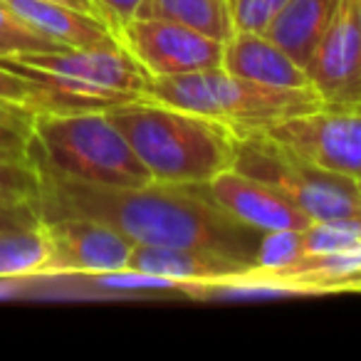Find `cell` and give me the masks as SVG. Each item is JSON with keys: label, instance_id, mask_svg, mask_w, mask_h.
Here are the masks:
<instances>
[{"label": "cell", "instance_id": "cell-1", "mask_svg": "<svg viewBox=\"0 0 361 361\" xmlns=\"http://www.w3.org/2000/svg\"><path fill=\"white\" fill-rule=\"evenodd\" d=\"M40 173V218H85L114 228L134 245L191 247L235 257L255 267L262 233L233 218L208 183L97 186L32 161Z\"/></svg>", "mask_w": 361, "mask_h": 361}, {"label": "cell", "instance_id": "cell-2", "mask_svg": "<svg viewBox=\"0 0 361 361\" xmlns=\"http://www.w3.org/2000/svg\"><path fill=\"white\" fill-rule=\"evenodd\" d=\"M151 178L161 183H208L233 169L238 136L221 121L141 97L106 111Z\"/></svg>", "mask_w": 361, "mask_h": 361}, {"label": "cell", "instance_id": "cell-3", "mask_svg": "<svg viewBox=\"0 0 361 361\" xmlns=\"http://www.w3.org/2000/svg\"><path fill=\"white\" fill-rule=\"evenodd\" d=\"M40 90L42 111H109L146 97L149 75L124 47H62L0 57Z\"/></svg>", "mask_w": 361, "mask_h": 361}, {"label": "cell", "instance_id": "cell-4", "mask_svg": "<svg viewBox=\"0 0 361 361\" xmlns=\"http://www.w3.org/2000/svg\"><path fill=\"white\" fill-rule=\"evenodd\" d=\"M146 97L221 121L238 139L267 134L292 116L310 114L324 106L314 90H277L235 77L223 67L188 75L149 77Z\"/></svg>", "mask_w": 361, "mask_h": 361}, {"label": "cell", "instance_id": "cell-5", "mask_svg": "<svg viewBox=\"0 0 361 361\" xmlns=\"http://www.w3.org/2000/svg\"><path fill=\"white\" fill-rule=\"evenodd\" d=\"M32 161L97 186L136 188L154 183L121 129L106 111H35Z\"/></svg>", "mask_w": 361, "mask_h": 361}, {"label": "cell", "instance_id": "cell-6", "mask_svg": "<svg viewBox=\"0 0 361 361\" xmlns=\"http://www.w3.org/2000/svg\"><path fill=\"white\" fill-rule=\"evenodd\" d=\"M233 169L270 183L314 223L361 213V193L354 178L317 166L270 134L238 139Z\"/></svg>", "mask_w": 361, "mask_h": 361}, {"label": "cell", "instance_id": "cell-7", "mask_svg": "<svg viewBox=\"0 0 361 361\" xmlns=\"http://www.w3.org/2000/svg\"><path fill=\"white\" fill-rule=\"evenodd\" d=\"M116 37L149 77L188 75L223 65V42L180 23L131 18Z\"/></svg>", "mask_w": 361, "mask_h": 361}, {"label": "cell", "instance_id": "cell-8", "mask_svg": "<svg viewBox=\"0 0 361 361\" xmlns=\"http://www.w3.org/2000/svg\"><path fill=\"white\" fill-rule=\"evenodd\" d=\"M267 134L317 166L361 178V109L322 106L282 121Z\"/></svg>", "mask_w": 361, "mask_h": 361}, {"label": "cell", "instance_id": "cell-9", "mask_svg": "<svg viewBox=\"0 0 361 361\" xmlns=\"http://www.w3.org/2000/svg\"><path fill=\"white\" fill-rule=\"evenodd\" d=\"M305 72L324 106L361 109V30L354 0H341L329 30L305 62Z\"/></svg>", "mask_w": 361, "mask_h": 361}, {"label": "cell", "instance_id": "cell-10", "mask_svg": "<svg viewBox=\"0 0 361 361\" xmlns=\"http://www.w3.org/2000/svg\"><path fill=\"white\" fill-rule=\"evenodd\" d=\"M42 231L50 247L45 277L116 272L129 267L134 243L109 226L85 218H55L42 221Z\"/></svg>", "mask_w": 361, "mask_h": 361}, {"label": "cell", "instance_id": "cell-11", "mask_svg": "<svg viewBox=\"0 0 361 361\" xmlns=\"http://www.w3.org/2000/svg\"><path fill=\"white\" fill-rule=\"evenodd\" d=\"M208 188L218 206L226 208L233 218L245 226L257 228L260 233L307 231L314 223L285 193L235 169L223 171L213 180H208Z\"/></svg>", "mask_w": 361, "mask_h": 361}, {"label": "cell", "instance_id": "cell-12", "mask_svg": "<svg viewBox=\"0 0 361 361\" xmlns=\"http://www.w3.org/2000/svg\"><path fill=\"white\" fill-rule=\"evenodd\" d=\"M223 70L277 90H312L307 72L265 32L235 30L223 42Z\"/></svg>", "mask_w": 361, "mask_h": 361}, {"label": "cell", "instance_id": "cell-13", "mask_svg": "<svg viewBox=\"0 0 361 361\" xmlns=\"http://www.w3.org/2000/svg\"><path fill=\"white\" fill-rule=\"evenodd\" d=\"M25 25L60 47H121L102 18L55 0H3Z\"/></svg>", "mask_w": 361, "mask_h": 361}, {"label": "cell", "instance_id": "cell-14", "mask_svg": "<svg viewBox=\"0 0 361 361\" xmlns=\"http://www.w3.org/2000/svg\"><path fill=\"white\" fill-rule=\"evenodd\" d=\"M126 270L166 277V280H173L178 285H186V282H213L245 275L252 270V265L235 260V257L191 250V247L134 245Z\"/></svg>", "mask_w": 361, "mask_h": 361}, {"label": "cell", "instance_id": "cell-15", "mask_svg": "<svg viewBox=\"0 0 361 361\" xmlns=\"http://www.w3.org/2000/svg\"><path fill=\"white\" fill-rule=\"evenodd\" d=\"M341 0H287L265 27V35L305 67L314 47L329 30Z\"/></svg>", "mask_w": 361, "mask_h": 361}, {"label": "cell", "instance_id": "cell-16", "mask_svg": "<svg viewBox=\"0 0 361 361\" xmlns=\"http://www.w3.org/2000/svg\"><path fill=\"white\" fill-rule=\"evenodd\" d=\"M136 18L180 23L221 42L235 32L231 0H141Z\"/></svg>", "mask_w": 361, "mask_h": 361}, {"label": "cell", "instance_id": "cell-17", "mask_svg": "<svg viewBox=\"0 0 361 361\" xmlns=\"http://www.w3.org/2000/svg\"><path fill=\"white\" fill-rule=\"evenodd\" d=\"M47 257H50V247H47L42 223L30 228L0 231V280L45 277Z\"/></svg>", "mask_w": 361, "mask_h": 361}, {"label": "cell", "instance_id": "cell-18", "mask_svg": "<svg viewBox=\"0 0 361 361\" xmlns=\"http://www.w3.org/2000/svg\"><path fill=\"white\" fill-rule=\"evenodd\" d=\"M0 206L40 208V173L32 161H0Z\"/></svg>", "mask_w": 361, "mask_h": 361}, {"label": "cell", "instance_id": "cell-19", "mask_svg": "<svg viewBox=\"0 0 361 361\" xmlns=\"http://www.w3.org/2000/svg\"><path fill=\"white\" fill-rule=\"evenodd\" d=\"M302 231H270L262 233L260 247H257L255 267L260 272H275L292 265L297 257H302Z\"/></svg>", "mask_w": 361, "mask_h": 361}, {"label": "cell", "instance_id": "cell-20", "mask_svg": "<svg viewBox=\"0 0 361 361\" xmlns=\"http://www.w3.org/2000/svg\"><path fill=\"white\" fill-rule=\"evenodd\" d=\"M32 114L0 116V161H32Z\"/></svg>", "mask_w": 361, "mask_h": 361}, {"label": "cell", "instance_id": "cell-21", "mask_svg": "<svg viewBox=\"0 0 361 361\" xmlns=\"http://www.w3.org/2000/svg\"><path fill=\"white\" fill-rule=\"evenodd\" d=\"M287 0H231L235 30L265 32Z\"/></svg>", "mask_w": 361, "mask_h": 361}, {"label": "cell", "instance_id": "cell-22", "mask_svg": "<svg viewBox=\"0 0 361 361\" xmlns=\"http://www.w3.org/2000/svg\"><path fill=\"white\" fill-rule=\"evenodd\" d=\"M0 104L23 106V109L42 111L40 90L30 80L0 65Z\"/></svg>", "mask_w": 361, "mask_h": 361}, {"label": "cell", "instance_id": "cell-23", "mask_svg": "<svg viewBox=\"0 0 361 361\" xmlns=\"http://www.w3.org/2000/svg\"><path fill=\"white\" fill-rule=\"evenodd\" d=\"M0 35L11 37V40L20 42L25 52H52V50H62L60 45H55L52 40L42 37L40 32H35L30 25L20 20L11 8L0 0Z\"/></svg>", "mask_w": 361, "mask_h": 361}, {"label": "cell", "instance_id": "cell-24", "mask_svg": "<svg viewBox=\"0 0 361 361\" xmlns=\"http://www.w3.org/2000/svg\"><path fill=\"white\" fill-rule=\"evenodd\" d=\"M94 6L97 16L106 23L114 32H119V27L124 23H129L131 18H136L141 8V0H90Z\"/></svg>", "mask_w": 361, "mask_h": 361}, {"label": "cell", "instance_id": "cell-25", "mask_svg": "<svg viewBox=\"0 0 361 361\" xmlns=\"http://www.w3.org/2000/svg\"><path fill=\"white\" fill-rule=\"evenodd\" d=\"M40 208L37 206H0V231L11 228H30L40 226Z\"/></svg>", "mask_w": 361, "mask_h": 361}, {"label": "cell", "instance_id": "cell-26", "mask_svg": "<svg viewBox=\"0 0 361 361\" xmlns=\"http://www.w3.org/2000/svg\"><path fill=\"white\" fill-rule=\"evenodd\" d=\"M20 52H25V50H23L20 42L11 40V37H6V35H0V57H6V55H20Z\"/></svg>", "mask_w": 361, "mask_h": 361}, {"label": "cell", "instance_id": "cell-27", "mask_svg": "<svg viewBox=\"0 0 361 361\" xmlns=\"http://www.w3.org/2000/svg\"><path fill=\"white\" fill-rule=\"evenodd\" d=\"M55 3H62V6H70V8H77V11H85V13L97 16L94 6H92L90 0H55ZM97 18H99V16H97Z\"/></svg>", "mask_w": 361, "mask_h": 361}, {"label": "cell", "instance_id": "cell-28", "mask_svg": "<svg viewBox=\"0 0 361 361\" xmlns=\"http://www.w3.org/2000/svg\"><path fill=\"white\" fill-rule=\"evenodd\" d=\"M35 114L32 109H23V106H11V104H0V116H30Z\"/></svg>", "mask_w": 361, "mask_h": 361}, {"label": "cell", "instance_id": "cell-29", "mask_svg": "<svg viewBox=\"0 0 361 361\" xmlns=\"http://www.w3.org/2000/svg\"><path fill=\"white\" fill-rule=\"evenodd\" d=\"M354 13H356V23H359V30H361V0H354Z\"/></svg>", "mask_w": 361, "mask_h": 361}, {"label": "cell", "instance_id": "cell-30", "mask_svg": "<svg viewBox=\"0 0 361 361\" xmlns=\"http://www.w3.org/2000/svg\"><path fill=\"white\" fill-rule=\"evenodd\" d=\"M356 186H359V193H361V178H356Z\"/></svg>", "mask_w": 361, "mask_h": 361}]
</instances>
